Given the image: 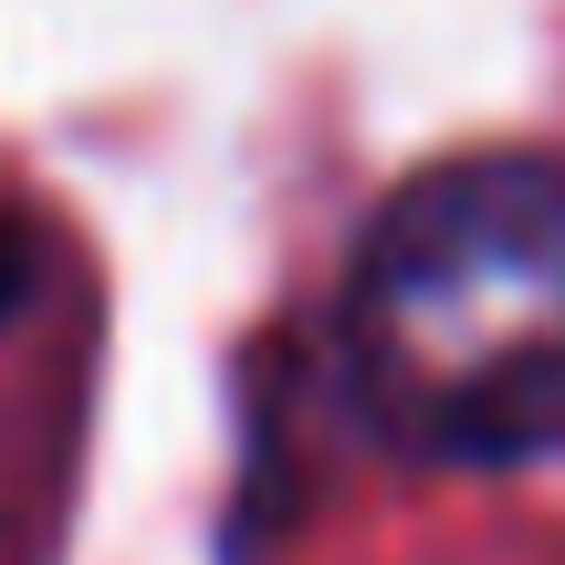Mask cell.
<instances>
[{
    "mask_svg": "<svg viewBox=\"0 0 565 565\" xmlns=\"http://www.w3.org/2000/svg\"><path fill=\"white\" fill-rule=\"evenodd\" d=\"M345 398L419 461L565 440V158H450L377 210L345 273Z\"/></svg>",
    "mask_w": 565,
    "mask_h": 565,
    "instance_id": "1",
    "label": "cell"
},
{
    "mask_svg": "<svg viewBox=\"0 0 565 565\" xmlns=\"http://www.w3.org/2000/svg\"><path fill=\"white\" fill-rule=\"evenodd\" d=\"M21 303H32V231L0 210V324H11Z\"/></svg>",
    "mask_w": 565,
    "mask_h": 565,
    "instance_id": "2",
    "label": "cell"
}]
</instances>
